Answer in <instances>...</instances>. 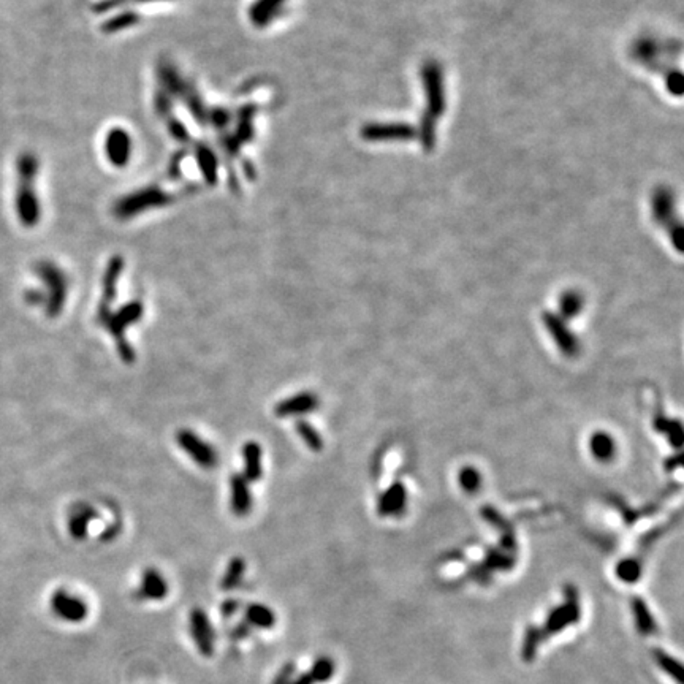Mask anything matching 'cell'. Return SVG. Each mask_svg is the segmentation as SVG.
Returning <instances> with one entry per match:
<instances>
[{
  "label": "cell",
  "mask_w": 684,
  "mask_h": 684,
  "mask_svg": "<svg viewBox=\"0 0 684 684\" xmlns=\"http://www.w3.org/2000/svg\"><path fill=\"white\" fill-rule=\"evenodd\" d=\"M106 149V156H108L110 162L113 163V167H125V163H128L132 154V141L130 137L125 130L122 128H113L106 137L105 143Z\"/></svg>",
  "instance_id": "8"
},
{
  "label": "cell",
  "mask_w": 684,
  "mask_h": 684,
  "mask_svg": "<svg viewBox=\"0 0 684 684\" xmlns=\"http://www.w3.org/2000/svg\"><path fill=\"white\" fill-rule=\"evenodd\" d=\"M319 408V398L311 392H301L295 396H288L279 401L274 408V414L281 419L288 416H299L312 412Z\"/></svg>",
  "instance_id": "7"
},
{
  "label": "cell",
  "mask_w": 684,
  "mask_h": 684,
  "mask_svg": "<svg viewBox=\"0 0 684 684\" xmlns=\"http://www.w3.org/2000/svg\"><path fill=\"white\" fill-rule=\"evenodd\" d=\"M230 507L237 516H245L252 510V494L249 490V482L241 474H233L230 479Z\"/></svg>",
  "instance_id": "11"
},
{
  "label": "cell",
  "mask_w": 684,
  "mask_h": 684,
  "mask_svg": "<svg viewBox=\"0 0 684 684\" xmlns=\"http://www.w3.org/2000/svg\"><path fill=\"white\" fill-rule=\"evenodd\" d=\"M513 564V561L509 558V556H502L499 554L498 552H490L488 556H486V565L491 569H498V567H502V569H509L510 565Z\"/></svg>",
  "instance_id": "29"
},
{
  "label": "cell",
  "mask_w": 684,
  "mask_h": 684,
  "mask_svg": "<svg viewBox=\"0 0 684 684\" xmlns=\"http://www.w3.org/2000/svg\"><path fill=\"white\" fill-rule=\"evenodd\" d=\"M243 459H244V474L243 477L248 482H259L263 467H261V447L259 442L249 441L243 447Z\"/></svg>",
  "instance_id": "13"
},
{
  "label": "cell",
  "mask_w": 684,
  "mask_h": 684,
  "mask_svg": "<svg viewBox=\"0 0 684 684\" xmlns=\"http://www.w3.org/2000/svg\"><path fill=\"white\" fill-rule=\"evenodd\" d=\"M189 632L194 640L197 650L203 656H212L214 653V630L208 614L201 608H194L189 614Z\"/></svg>",
  "instance_id": "6"
},
{
  "label": "cell",
  "mask_w": 684,
  "mask_h": 684,
  "mask_svg": "<svg viewBox=\"0 0 684 684\" xmlns=\"http://www.w3.org/2000/svg\"><path fill=\"white\" fill-rule=\"evenodd\" d=\"M641 567L638 564V561L635 559H624L616 565V575L619 580H623L624 583H635L640 579Z\"/></svg>",
  "instance_id": "26"
},
{
  "label": "cell",
  "mask_w": 684,
  "mask_h": 684,
  "mask_svg": "<svg viewBox=\"0 0 684 684\" xmlns=\"http://www.w3.org/2000/svg\"><path fill=\"white\" fill-rule=\"evenodd\" d=\"M51 612L56 614L62 621L78 624L83 623L89 614V607L81 597L72 594L67 590H57L52 592L51 601Z\"/></svg>",
  "instance_id": "5"
},
{
  "label": "cell",
  "mask_w": 684,
  "mask_h": 684,
  "mask_svg": "<svg viewBox=\"0 0 684 684\" xmlns=\"http://www.w3.org/2000/svg\"><path fill=\"white\" fill-rule=\"evenodd\" d=\"M143 311L144 309L141 301H130L124 304L119 311L111 314L110 320L105 325L111 333V336L114 338L117 354H119L121 360L124 363L135 361V350H133V347L128 344V341L125 339V331L130 325L137 323L138 320H141Z\"/></svg>",
  "instance_id": "1"
},
{
  "label": "cell",
  "mask_w": 684,
  "mask_h": 684,
  "mask_svg": "<svg viewBox=\"0 0 684 684\" xmlns=\"http://www.w3.org/2000/svg\"><path fill=\"white\" fill-rule=\"evenodd\" d=\"M238 607H239L238 601H233V598H228V601H225V602L222 603V614H223V616H232V614L237 613Z\"/></svg>",
  "instance_id": "30"
},
{
  "label": "cell",
  "mask_w": 684,
  "mask_h": 684,
  "mask_svg": "<svg viewBox=\"0 0 684 684\" xmlns=\"http://www.w3.org/2000/svg\"><path fill=\"white\" fill-rule=\"evenodd\" d=\"M176 443L201 469L211 470L219 464V455L216 448L210 442L201 439L192 430H185L184 428V430H179L176 432Z\"/></svg>",
  "instance_id": "4"
},
{
  "label": "cell",
  "mask_w": 684,
  "mask_h": 684,
  "mask_svg": "<svg viewBox=\"0 0 684 684\" xmlns=\"http://www.w3.org/2000/svg\"><path fill=\"white\" fill-rule=\"evenodd\" d=\"M543 320L545 323H547V327L550 328V333H552L554 336V339L558 341V344L561 349H563L564 354L574 355L576 352V341L574 336L565 330L564 323L553 314H545Z\"/></svg>",
  "instance_id": "14"
},
{
  "label": "cell",
  "mask_w": 684,
  "mask_h": 684,
  "mask_svg": "<svg viewBox=\"0 0 684 684\" xmlns=\"http://www.w3.org/2000/svg\"><path fill=\"white\" fill-rule=\"evenodd\" d=\"M459 482L466 491H475L480 486V474L474 467H466L459 474Z\"/></svg>",
  "instance_id": "28"
},
{
  "label": "cell",
  "mask_w": 684,
  "mask_h": 684,
  "mask_svg": "<svg viewBox=\"0 0 684 684\" xmlns=\"http://www.w3.org/2000/svg\"><path fill=\"white\" fill-rule=\"evenodd\" d=\"M405 502V491L401 483L393 485L388 491H385L381 502H379V512L382 515H393L403 510Z\"/></svg>",
  "instance_id": "18"
},
{
  "label": "cell",
  "mask_w": 684,
  "mask_h": 684,
  "mask_svg": "<svg viewBox=\"0 0 684 684\" xmlns=\"http://www.w3.org/2000/svg\"><path fill=\"white\" fill-rule=\"evenodd\" d=\"M245 623L256 629H271L276 624V614L263 603H250L245 608Z\"/></svg>",
  "instance_id": "16"
},
{
  "label": "cell",
  "mask_w": 684,
  "mask_h": 684,
  "mask_svg": "<svg viewBox=\"0 0 684 684\" xmlns=\"http://www.w3.org/2000/svg\"><path fill=\"white\" fill-rule=\"evenodd\" d=\"M591 452L601 461H608L614 455V442L605 432H597L591 437Z\"/></svg>",
  "instance_id": "21"
},
{
  "label": "cell",
  "mask_w": 684,
  "mask_h": 684,
  "mask_svg": "<svg viewBox=\"0 0 684 684\" xmlns=\"http://www.w3.org/2000/svg\"><path fill=\"white\" fill-rule=\"evenodd\" d=\"M542 632L541 629L536 626H529L525 635V641H523V650L521 656L526 662H532L534 657L537 654V648L542 641Z\"/></svg>",
  "instance_id": "24"
},
{
  "label": "cell",
  "mask_w": 684,
  "mask_h": 684,
  "mask_svg": "<svg viewBox=\"0 0 684 684\" xmlns=\"http://www.w3.org/2000/svg\"><path fill=\"white\" fill-rule=\"evenodd\" d=\"M581 308V299L576 293H567L561 299V312H563L565 317H574V315L580 311Z\"/></svg>",
  "instance_id": "27"
},
{
  "label": "cell",
  "mask_w": 684,
  "mask_h": 684,
  "mask_svg": "<svg viewBox=\"0 0 684 684\" xmlns=\"http://www.w3.org/2000/svg\"><path fill=\"white\" fill-rule=\"evenodd\" d=\"M122 266H124V261H122L121 256H114V259H111L108 268H106L105 276H103V299H101V303L110 304L116 299L117 282H119Z\"/></svg>",
  "instance_id": "15"
},
{
  "label": "cell",
  "mask_w": 684,
  "mask_h": 684,
  "mask_svg": "<svg viewBox=\"0 0 684 684\" xmlns=\"http://www.w3.org/2000/svg\"><path fill=\"white\" fill-rule=\"evenodd\" d=\"M292 684H315V683L312 681V678H311V675H309V673H303V675H299Z\"/></svg>",
  "instance_id": "32"
},
{
  "label": "cell",
  "mask_w": 684,
  "mask_h": 684,
  "mask_svg": "<svg viewBox=\"0 0 684 684\" xmlns=\"http://www.w3.org/2000/svg\"><path fill=\"white\" fill-rule=\"evenodd\" d=\"M654 659L657 664L661 665V669L664 670L667 675H670L673 680L676 681V684H683V667L680 662H678L675 657H672L670 654L664 653V651L656 650L654 651Z\"/></svg>",
  "instance_id": "23"
},
{
  "label": "cell",
  "mask_w": 684,
  "mask_h": 684,
  "mask_svg": "<svg viewBox=\"0 0 684 684\" xmlns=\"http://www.w3.org/2000/svg\"><path fill=\"white\" fill-rule=\"evenodd\" d=\"M308 673L314 683H327L334 675V662L330 657H319Z\"/></svg>",
  "instance_id": "25"
},
{
  "label": "cell",
  "mask_w": 684,
  "mask_h": 684,
  "mask_svg": "<svg viewBox=\"0 0 684 684\" xmlns=\"http://www.w3.org/2000/svg\"><path fill=\"white\" fill-rule=\"evenodd\" d=\"M296 432H298V436L303 439V442L306 443V447L311 448L312 452H320L323 448L322 436H320L319 431L315 430L311 423H308V421L298 420L296 421Z\"/></svg>",
  "instance_id": "22"
},
{
  "label": "cell",
  "mask_w": 684,
  "mask_h": 684,
  "mask_svg": "<svg viewBox=\"0 0 684 684\" xmlns=\"http://www.w3.org/2000/svg\"><path fill=\"white\" fill-rule=\"evenodd\" d=\"M284 0H259L252 8H250V19L252 23L259 26V28H263L265 24H268L270 21L277 14V8L281 10Z\"/></svg>",
  "instance_id": "19"
},
{
  "label": "cell",
  "mask_w": 684,
  "mask_h": 684,
  "mask_svg": "<svg viewBox=\"0 0 684 684\" xmlns=\"http://www.w3.org/2000/svg\"><path fill=\"white\" fill-rule=\"evenodd\" d=\"M167 194L160 190H146L140 192V194H135L132 197H125L119 205H117V214H121V217H130V214L144 211L148 208H156L159 205H163L167 201Z\"/></svg>",
  "instance_id": "9"
},
{
  "label": "cell",
  "mask_w": 684,
  "mask_h": 684,
  "mask_svg": "<svg viewBox=\"0 0 684 684\" xmlns=\"http://www.w3.org/2000/svg\"><path fill=\"white\" fill-rule=\"evenodd\" d=\"M245 574V561L243 558H233L227 565L225 574H223L221 580V587L223 591H232L234 587H238L241 585V581L244 579Z\"/></svg>",
  "instance_id": "20"
},
{
  "label": "cell",
  "mask_w": 684,
  "mask_h": 684,
  "mask_svg": "<svg viewBox=\"0 0 684 684\" xmlns=\"http://www.w3.org/2000/svg\"><path fill=\"white\" fill-rule=\"evenodd\" d=\"M26 299H28L30 304H34V306H37V304H45V295L39 293L37 290H30L26 293Z\"/></svg>",
  "instance_id": "31"
},
{
  "label": "cell",
  "mask_w": 684,
  "mask_h": 684,
  "mask_svg": "<svg viewBox=\"0 0 684 684\" xmlns=\"http://www.w3.org/2000/svg\"><path fill=\"white\" fill-rule=\"evenodd\" d=\"M99 516L97 510L88 504H79L72 510L68 516V531L74 541H83L88 536V527L90 521Z\"/></svg>",
  "instance_id": "12"
},
{
  "label": "cell",
  "mask_w": 684,
  "mask_h": 684,
  "mask_svg": "<svg viewBox=\"0 0 684 684\" xmlns=\"http://www.w3.org/2000/svg\"><path fill=\"white\" fill-rule=\"evenodd\" d=\"M168 594V581L165 576L160 574L157 569L148 567L141 575V583L138 587L137 596L141 601H152L159 602L163 601Z\"/></svg>",
  "instance_id": "10"
},
{
  "label": "cell",
  "mask_w": 684,
  "mask_h": 684,
  "mask_svg": "<svg viewBox=\"0 0 684 684\" xmlns=\"http://www.w3.org/2000/svg\"><path fill=\"white\" fill-rule=\"evenodd\" d=\"M580 618H581V612H580L579 592H576L575 586L569 585L565 587V602L563 605L556 607L550 612L547 621H545V626L541 629L542 638L547 640L554 634L563 632L564 629H567L569 626H574V624L579 623Z\"/></svg>",
  "instance_id": "3"
},
{
  "label": "cell",
  "mask_w": 684,
  "mask_h": 684,
  "mask_svg": "<svg viewBox=\"0 0 684 684\" xmlns=\"http://www.w3.org/2000/svg\"><path fill=\"white\" fill-rule=\"evenodd\" d=\"M37 274L41 277L46 287L45 309L50 319H56L63 311L67 301V277L52 263H40L37 266Z\"/></svg>",
  "instance_id": "2"
},
{
  "label": "cell",
  "mask_w": 684,
  "mask_h": 684,
  "mask_svg": "<svg viewBox=\"0 0 684 684\" xmlns=\"http://www.w3.org/2000/svg\"><path fill=\"white\" fill-rule=\"evenodd\" d=\"M630 607H632V613L635 616V624H637V629L641 635H653L657 626L656 621L651 614L648 605L641 597H634L632 602H630Z\"/></svg>",
  "instance_id": "17"
}]
</instances>
